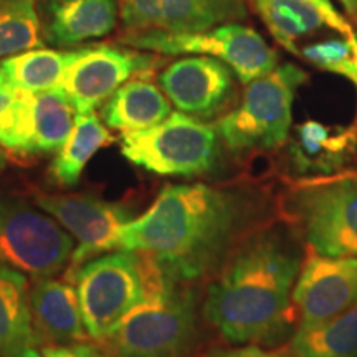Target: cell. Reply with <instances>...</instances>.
Returning a JSON list of instances; mask_svg holds the SVG:
<instances>
[{"label":"cell","mask_w":357,"mask_h":357,"mask_svg":"<svg viewBox=\"0 0 357 357\" xmlns=\"http://www.w3.org/2000/svg\"><path fill=\"white\" fill-rule=\"evenodd\" d=\"M252 190L208 184L166 185L123 231L121 250L149 258L177 283L202 280L222 266L260 218Z\"/></svg>","instance_id":"1"},{"label":"cell","mask_w":357,"mask_h":357,"mask_svg":"<svg viewBox=\"0 0 357 357\" xmlns=\"http://www.w3.org/2000/svg\"><path fill=\"white\" fill-rule=\"evenodd\" d=\"M300 266V253L283 231H253L208 287L205 321L230 344H281L293 334V288Z\"/></svg>","instance_id":"2"},{"label":"cell","mask_w":357,"mask_h":357,"mask_svg":"<svg viewBox=\"0 0 357 357\" xmlns=\"http://www.w3.org/2000/svg\"><path fill=\"white\" fill-rule=\"evenodd\" d=\"M146 261V296L109 334L111 356L185 357L199 337L197 296Z\"/></svg>","instance_id":"3"},{"label":"cell","mask_w":357,"mask_h":357,"mask_svg":"<svg viewBox=\"0 0 357 357\" xmlns=\"http://www.w3.org/2000/svg\"><path fill=\"white\" fill-rule=\"evenodd\" d=\"M306 79L305 71L287 63L245 84L238 106L215 124L227 149L242 154L283 146L291 129L294 98Z\"/></svg>","instance_id":"4"},{"label":"cell","mask_w":357,"mask_h":357,"mask_svg":"<svg viewBox=\"0 0 357 357\" xmlns=\"http://www.w3.org/2000/svg\"><path fill=\"white\" fill-rule=\"evenodd\" d=\"M70 278L88 336L102 341L144 300L147 261L141 253L118 250L89 258L70 270Z\"/></svg>","instance_id":"5"},{"label":"cell","mask_w":357,"mask_h":357,"mask_svg":"<svg viewBox=\"0 0 357 357\" xmlns=\"http://www.w3.org/2000/svg\"><path fill=\"white\" fill-rule=\"evenodd\" d=\"M287 208L307 248L328 257H357V176L301 181L289 190Z\"/></svg>","instance_id":"6"},{"label":"cell","mask_w":357,"mask_h":357,"mask_svg":"<svg viewBox=\"0 0 357 357\" xmlns=\"http://www.w3.org/2000/svg\"><path fill=\"white\" fill-rule=\"evenodd\" d=\"M218 146L215 126L184 113H171L153 128L121 137L124 158L155 176L194 177L208 172L217 162Z\"/></svg>","instance_id":"7"},{"label":"cell","mask_w":357,"mask_h":357,"mask_svg":"<svg viewBox=\"0 0 357 357\" xmlns=\"http://www.w3.org/2000/svg\"><path fill=\"white\" fill-rule=\"evenodd\" d=\"M119 42L137 50L159 53V55H207L230 66L242 84L265 77L278 65V55L265 42V38L248 25L230 22L213 26L205 32L167 33L126 32Z\"/></svg>","instance_id":"8"},{"label":"cell","mask_w":357,"mask_h":357,"mask_svg":"<svg viewBox=\"0 0 357 357\" xmlns=\"http://www.w3.org/2000/svg\"><path fill=\"white\" fill-rule=\"evenodd\" d=\"M75 240L55 218L15 197H0V263L52 278L71 261Z\"/></svg>","instance_id":"9"},{"label":"cell","mask_w":357,"mask_h":357,"mask_svg":"<svg viewBox=\"0 0 357 357\" xmlns=\"http://www.w3.org/2000/svg\"><path fill=\"white\" fill-rule=\"evenodd\" d=\"M155 63L154 55L113 45L79 48L56 89L70 101L77 114L93 113L132 77H147Z\"/></svg>","instance_id":"10"},{"label":"cell","mask_w":357,"mask_h":357,"mask_svg":"<svg viewBox=\"0 0 357 357\" xmlns=\"http://www.w3.org/2000/svg\"><path fill=\"white\" fill-rule=\"evenodd\" d=\"M35 204L77 236L79 245L71 255L70 270L89 258L121 250L123 231L132 220L131 212L121 204L106 202L93 195L35 194Z\"/></svg>","instance_id":"11"},{"label":"cell","mask_w":357,"mask_h":357,"mask_svg":"<svg viewBox=\"0 0 357 357\" xmlns=\"http://www.w3.org/2000/svg\"><path fill=\"white\" fill-rule=\"evenodd\" d=\"M357 301V257H328L307 248L293 288L298 326L333 318Z\"/></svg>","instance_id":"12"},{"label":"cell","mask_w":357,"mask_h":357,"mask_svg":"<svg viewBox=\"0 0 357 357\" xmlns=\"http://www.w3.org/2000/svg\"><path fill=\"white\" fill-rule=\"evenodd\" d=\"M126 32L195 33L248 17L247 0H119Z\"/></svg>","instance_id":"13"},{"label":"cell","mask_w":357,"mask_h":357,"mask_svg":"<svg viewBox=\"0 0 357 357\" xmlns=\"http://www.w3.org/2000/svg\"><path fill=\"white\" fill-rule=\"evenodd\" d=\"M167 100L184 113L208 119L222 113L235 96V73L213 56H185L159 75Z\"/></svg>","instance_id":"14"},{"label":"cell","mask_w":357,"mask_h":357,"mask_svg":"<svg viewBox=\"0 0 357 357\" xmlns=\"http://www.w3.org/2000/svg\"><path fill=\"white\" fill-rule=\"evenodd\" d=\"M268 32L284 50L296 55L300 40L329 30L347 33L352 26L331 0H250Z\"/></svg>","instance_id":"15"},{"label":"cell","mask_w":357,"mask_h":357,"mask_svg":"<svg viewBox=\"0 0 357 357\" xmlns=\"http://www.w3.org/2000/svg\"><path fill=\"white\" fill-rule=\"evenodd\" d=\"M119 17V0H47L43 7V42L53 47L106 37Z\"/></svg>","instance_id":"16"},{"label":"cell","mask_w":357,"mask_h":357,"mask_svg":"<svg viewBox=\"0 0 357 357\" xmlns=\"http://www.w3.org/2000/svg\"><path fill=\"white\" fill-rule=\"evenodd\" d=\"M43 346L30 307L29 280L0 263V357H40Z\"/></svg>","instance_id":"17"},{"label":"cell","mask_w":357,"mask_h":357,"mask_svg":"<svg viewBox=\"0 0 357 357\" xmlns=\"http://www.w3.org/2000/svg\"><path fill=\"white\" fill-rule=\"evenodd\" d=\"M35 328L42 339L52 344L79 342L88 336L75 287L52 278L37 280L30 288Z\"/></svg>","instance_id":"18"},{"label":"cell","mask_w":357,"mask_h":357,"mask_svg":"<svg viewBox=\"0 0 357 357\" xmlns=\"http://www.w3.org/2000/svg\"><path fill=\"white\" fill-rule=\"evenodd\" d=\"M171 101L146 77L129 79L102 102L101 119L114 131L132 132L153 128L171 114Z\"/></svg>","instance_id":"19"},{"label":"cell","mask_w":357,"mask_h":357,"mask_svg":"<svg viewBox=\"0 0 357 357\" xmlns=\"http://www.w3.org/2000/svg\"><path fill=\"white\" fill-rule=\"evenodd\" d=\"M293 357H357V301L333 318L298 326L289 337Z\"/></svg>","instance_id":"20"},{"label":"cell","mask_w":357,"mask_h":357,"mask_svg":"<svg viewBox=\"0 0 357 357\" xmlns=\"http://www.w3.org/2000/svg\"><path fill=\"white\" fill-rule=\"evenodd\" d=\"M114 141L109 129L101 123L95 111L86 114H77L73 129L66 137L63 146L58 149L52 164V176L60 185L71 187L78 184L79 177L101 147L109 146Z\"/></svg>","instance_id":"21"},{"label":"cell","mask_w":357,"mask_h":357,"mask_svg":"<svg viewBox=\"0 0 357 357\" xmlns=\"http://www.w3.org/2000/svg\"><path fill=\"white\" fill-rule=\"evenodd\" d=\"M78 50L58 52L47 48H33L0 61V70L17 89L42 93L55 89Z\"/></svg>","instance_id":"22"},{"label":"cell","mask_w":357,"mask_h":357,"mask_svg":"<svg viewBox=\"0 0 357 357\" xmlns=\"http://www.w3.org/2000/svg\"><path fill=\"white\" fill-rule=\"evenodd\" d=\"M354 131L333 132L331 128L318 121H306L296 129L291 155L301 171L314 169L318 172H331L344 162L352 149Z\"/></svg>","instance_id":"23"},{"label":"cell","mask_w":357,"mask_h":357,"mask_svg":"<svg viewBox=\"0 0 357 357\" xmlns=\"http://www.w3.org/2000/svg\"><path fill=\"white\" fill-rule=\"evenodd\" d=\"M77 111L58 89L33 93V141L30 154L58 153L73 129Z\"/></svg>","instance_id":"24"},{"label":"cell","mask_w":357,"mask_h":357,"mask_svg":"<svg viewBox=\"0 0 357 357\" xmlns=\"http://www.w3.org/2000/svg\"><path fill=\"white\" fill-rule=\"evenodd\" d=\"M35 0H0V58L43 47Z\"/></svg>","instance_id":"25"},{"label":"cell","mask_w":357,"mask_h":357,"mask_svg":"<svg viewBox=\"0 0 357 357\" xmlns=\"http://www.w3.org/2000/svg\"><path fill=\"white\" fill-rule=\"evenodd\" d=\"M296 55L316 68L349 79L357 91V33L354 30L298 48Z\"/></svg>","instance_id":"26"},{"label":"cell","mask_w":357,"mask_h":357,"mask_svg":"<svg viewBox=\"0 0 357 357\" xmlns=\"http://www.w3.org/2000/svg\"><path fill=\"white\" fill-rule=\"evenodd\" d=\"M33 141V93L17 89L15 100L0 114V144L30 154Z\"/></svg>","instance_id":"27"},{"label":"cell","mask_w":357,"mask_h":357,"mask_svg":"<svg viewBox=\"0 0 357 357\" xmlns=\"http://www.w3.org/2000/svg\"><path fill=\"white\" fill-rule=\"evenodd\" d=\"M40 357H109L101 349L91 346L83 344V342H70V344H56L52 347L42 349Z\"/></svg>","instance_id":"28"},{"label":"cell","mask_w":357,"mask_h":357,"mask_svg":"<svg viewBox=\"0 0 357 357\" xmlns=\"http://www.w3.org/2000/svg\"><path fill=\"white\" fill-rule=\"evenodd\" d=\"M211 357H293L291 354L275 349H263L261 346L245 344L242 347H231V349H218Z\"/></svg>","instance_id":"29"},{"label":"cell","mask_w":357,"mask_h":357,"mask_svg":"<svg viewBox=\"0 0 357 357\" xmlns=\"http://www.w3.org/2000/svg\"><path fill=\"white\" fill-rule=\"evenodd\" d=\"M15 96H17V88L8 82L6 75H3L2 70H0V114H2L3 111L12 105L13 100H15Z\"/></svg>","instance_id":"30"},{"label":"cell","mask_w":357,"mask_h":357,"mask_svg":"<svg viewBox=\"0 0 357 357\" xmlns=\"http://www.w3.org/2000/svg\"><path fill=\"white\" fill-rule=\"evenodd\" d=\"M339 2L344 6V10L349 13V15L357 19V0H339Z\"/></svg>","instance_id":"31"},{"label":"cell","mask_w":357,"mask_h":357,"mask_svg":"<svg viewBox=\"0 0 357 357\" xmlns=\"http://www.w3.org/2000/svg\"><path fill=\"white\" fill-rule=\"evenodd\" d=\"M6 162H7V159H6V154H3L2 151H0V171H2V169L6 167Z\"/></svg>","instance_id":"32"}]
</instances>
